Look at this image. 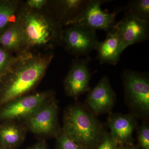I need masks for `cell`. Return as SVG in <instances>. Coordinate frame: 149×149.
I'll return each instance as SVG.
<instances>
[{
	"mask_svg": "<svg viewBox=\"0 0 149 149\" xmlns=\"http://www.w3.org/2000/svg\"><path fill=\"white\" fill-rule=\"evenodd\" d=\"M49 52L28 51L15 56L6 75L0 80V106L24 96L37 85L53 58Z\"/></svg>",
	"mask_w": 149,
	"mask_h": 149,
	"instance_id": "obj_1",
	"label": "cell"
},
{
	"mask_svg": "<svg viewBox=\"0 0 149 149\" xmlns=\"http://www.w3.org/2000/svg\"><path fill=\"white\" fill-rule=\"evenodd\" d=\"M17 19L24 32L28 50L52 49L61 45L62 25L49 8L33 10L25 7L21 2Z\"/></svg>",
	"mask_w": 149,
	"mask_h": 149,
	"instance_id": "obj_2",
	"label": "cell"
},
{
	"mask_svg": "<svg viewBox=\"0 0 149 149\" xmlns=\"http://www.w3.org/2000/svg\"><path fill=\"white\" fill-rule=\"evenodd\" d=\"M85 105L77 103L65 112L62 131L83 148L93 149L105 130Z\"/></svg>",
	"mask_w": 149,
	"mask_h": 149,
	"instance_id": "obj_3",
	"label": "cell"
},
{
	"mask_svg": "<svg viewBox=\"0 0 149 149\" xmlns=\"http://www.w3.org/2000/svg\"><path fill=\"white\" fill-rule=\"evenodd\" d=\"M125 100L130 113L143 121L149 116V79L143 72L125 70L122 74Z\"/></svg>",
	"mask_w": 149,
	"mask_h": 149,
	"instance_id": "obj_4",
	"label": "cell"
},
{
	"mask_svg": "<svg viewBox=\"0 0 149 149\" xmlns=\"http://www.w3.org/2000/svg\"><path fill=\"white\" fill-rule=\"evenodd\" d=\"M52 91L22 96L0 106V120L11 121L29 118L52 100Z\"/></svg>",
	"mask_w": 149,
	"mask_h": 149,
	"instance_id": "obj_5",
	"label": "cell"
},
{
	"mask_svg": "<svg viewBox=\"0 0 149 149\" xmlns=\"http://www.w3.org/2000/svg\"><path fill=\"white\" fill-rule=\"evenodd\" d=\"M99 42L96 31L84 25L72 24L63 30L61 45L68 52L77 57L88 56L96 49Z\"/></svg>",
	"mask_w": 149,
	"mask_h": 149,
	"instance_id": "obj_6",
	"label": "cell"
},
{
	"mask_svg": "<svg viewBox=\"0 0 149 149\" xmlns=\"http://www.w3.org/2000/svg\"><path fill=\"white\" fill-rule=\"evenodd\" d=\"M111 1L89 0L78 15L70 22L68 26L77 24L84 25L96 31L103 30L107 33L113 30L116 24V17L120 10L109 13L102 10V5Z\"/></svg>",
	"mask_w": 149,
	"mask_h": 149,
	"instance_id": "obj_7",
	"label": "cell"
},
{
	"mask_svg": "<svg viewBox=\"0 0 149 149\" xmlns=\"http://www.w3.org/2000/svg\"><path fill=\"white\" fill-rule=\"evenodd\" d=\"M113 29L118 34L126 49L148 39L149 21L141 19L126 11L123 17L116 22Z\"/></svg>",
	"mask_w": 149,
	"mask_h": 149,
	"instance_id": "obj_8",
	"label": "cell"
},
{
	"mask_svg": "<svg viewBox=\"0 0 149 149\" xmlns=\"http://www.w3.org/2000/svg\"><path fill=\"white\" fill-rule=\"evenodd\" d=\"M91 61L89 56L74 60L64 80L65 91L68 95L77 99L80 95L91 91L92 74L88 67Z\"/></svg>",
	"mask_w": 149,
	"mask_h": 149,
	"instance_id": "obj_9",
	"label": "cell"
},
{
	"mask_svg": "<svg viewBox=\"0 0 149 149\" xmlns=\"http://www.w3.org/2000/svg\"><path fill=\"white\" fill-rule=\"evenodd\" d=\"M116 100L109 77L104 76L95 87L88 92L85 105L96 116L111 113Z\"/></svg>",
	"mask_w": 149,
	"mask_h": 149,
	"instance_id": "obj_10",
	"label": "cell"
},
{
	"mask_svg": "<svg viewBox=\"0 0 149 149\" xmlns=\"http://www.w3.org/2000/svg\"><path fill=\"white\" fill-rule=\"evenodd\" d=\"M58 107L52 100L27 118V127L33 133L57 137L61 133L58 123Z\"/></svg>",
	"mask_w": 149,
	"mask_h": 149,
	"instance_id": "obj_11",
	"label": "cell"
},
{
	"mask_svg": "<svg viewBox=\"0 0 149 149\" xmlns=\"http://www.w3.org/2000/svg\"><path fill=\"white\" fill-rule=\"evenodd\" d=\"M139 118L131 113H110L107 120L110 134L118 146L134 144L133 135L139 125Z\"/></svg>",
	"mask_w": 149,
	"mask_h": 149,
	"instance_id": "obj_12",
	"label": "cell"
},
{
	"mask_svg": "<svg viewBox=\"0 0 149 149\" xmlns=\"http://www.w3.org/2000/svg\"><path fill=\"white\" fill-rule=\"evenodd\" d=\"M125 49L120 37L113 29L107 33L105 40L99 42L97 45L95 50L97 55L96 58L101 64L116 65Z\"/></svg>",
	"mask_w": 149,
	"mask_h": 149,
	"instance_id": "obj_13",
	"label": "cell"
},
{
	"mask_svg": "<svg viewBox=\"0 0 149 149\" xmlns=\"http://www.w3.org/2000/svg\"><path fill=\"white\" fill-rule=\"evenodd\" d=\"M89 0H58L49 1V7L62 25L68 26L80 14Z\"/></svg>",
	"mask_w": 149,
	"mask_h": 149,
	"instance_id": "obj_14",
	"label": "cell"
},
{
	"mask_svg": "<svg viewBox=\"0 0 149 149\" xmlns=\"http://www.w3.org/2000/svg\"><path fill=\"white\" fill-rule=\"evenodd\" d=\"M0 46L17 55L29 51L24 32L17 19L0 34Z\"/></svg>",
	"mask_w": 149,
	"mask_h": 149,
	"instance_id": "obj_15",
	"label": "cell"
},
{
	"mask_svg": "<svg viewBox=\"0 0 149 149\" xmlns=\"http://www.w3.org/2000/svg\"><path fill=\"white\" fill-rule=\"evenodd\" d=\"M24 138V131L21 126L9 122L0 126L1 146L13 148L19 145Z\"/></svg>",
	"mask_w": 149,
	"mask_h": 149,
	"instance_id": "obj_16",
	"label": "cell"
},
{
	"mask_svg": "<svg viewBox=\"0 0 149 149\" xmlns=\"http://www.w3.org/2000/svg\"><path fill=\"white\" fill-rule=\"evenodd\" d=\"M21 3L17 0H0V34L16 21Z\"/></svg>",
	"mask_w": 149,
	"mask_h": 149,
	"instance_id": "obj_17",
	"label": "cell"
},
{
	"mask_svg": "<svg viewBox=\"0 0 149 149\" xmlns=\"http://www.w3.org/2000/svg\"><path fill=\"white\" fill-rule=\"evenodd\" d=\"M126 11L143 20L149 21V0H132L125 7Z\"/></svg>",
	"mask_w": 149,
	"mask_h": 149,
	"instance_id": "obj_18",
	"label": "cell"
},
{
	"mask_svg": "<svg viewBox=\"0 0 149 149\" xmlns=\"http://www.w3.org/2000/svg\"><path fill=\"white\" fill-rule=\"evenodd\" d=\"M138 145L140 149H149V126L148 121H143L136 130Z\"/></svg>",
	"mask_w": 149,
	"mask_h": 149,
	"instance_id": "obj_19",
	"label": "cell"
},
{
	"mask_svg": "<svg viewBox=\"0 0 149 149\" xmlns=\"http://www.w3.org/2000/svg\"><path fill=\"white\" fill-rule=\"evenodd\" d=\"M15 56L0 46V80L6 75Z\"/></svg>",
	"mask_w": 149,
	"mask_h": 149,
	"instance_id": "obj_20",
	"label": "cell"
},
{
	"mask_svg": "<svg viewBox=\"0 0 149 149\" xmlns=\"http://www.w3.org/2000/svg\"><path fill=\"white\" fill-rule=\"evenodd\" d=\"M57 149H83L79 144L61 131L57 137Z\"/></svg>",
	"mask_w": 149,
	"mask_h": 149,
	"instance_id": "obj_21",
	"label": "cell"
},
{
	"mask_svg": "<svg viewBox=\"0 0 149 149\" xmlns=\"http://www.w3.org/2000/svg\"><path fill=\"white\" fill-rule=\"evenodd\" d=\"M118 145L109 132L105 131L93 149H117Z\"/></svg>",
	"mask_w": 149,
	"mask_h": 149,
	"instance_id": "obj_22",
	"label": "cell"
},
{
	"mask_svg": "<svg viewBox=\"0 0 149 149\" xmlns=\"http://www.w3.org/2000/svg\"><path fill=\"white\" fill-rule=\"evenodd\" d=\"M49 1L47 0H28L22 5L25 7L35 10H41L47 8Z\"/></svg>",
	"mask_w": 149,
	"mask_h": 149,
	"instance_id": "obj_23",
	"label": "cell"
},
{
	"mask_svg": "<svg viewBox=\"0 0 149 149\" xmlns=\"http://www.w3.org/2000/svg\"><path fill=\"white\" fill-rule=\"evenodd\" d=\"M117 149H140L138 145H125V146H118Z\"/></svg>",
	"mask_w": 149,
	"mask_h": 149,
	"instance_id": "obj_24",
	"label": "cell"
},
{
	"mask_svg": "<svg viewBox=\"0 0 149 149\" xmlns=\"http://www.w3.org/2000/svg\"><path fill=\"white\" fill-rule=\"evenodd\" d=\"M30 149H47V146L44 142H40L32 146Z\"/></svg>",
	"mask_w": 149,
	"mask_h": 149,
	"instance_id": "obj_25",
	"label": "cell"
},
{
	"mask_svg": "<svg viewBox=\"0 0 149 149\" xmlns=\"http://www.w3.org/2000/svg\"><path fill=\"white\" fill-rule=\"evenodd\" d=\"M0 149H13V148H6V147L1 146H0Z\"/></svg>",
	"mask_w": 149,
	"mask_h": 149,
	"instance_id": "obj_26",
	"label": "cell"
}]
</instances>
